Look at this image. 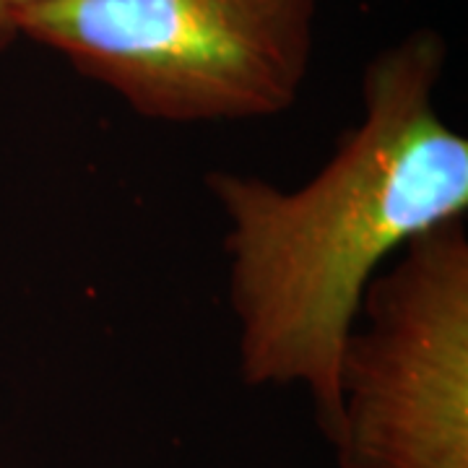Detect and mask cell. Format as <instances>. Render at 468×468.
Instances as JSON below:
<instances>
[{"mask_svg": "<svg viewBox=\"0 0 468 468\" xmlns=\"http://www.w3.org/2000/svg\"><path fill=\"white\" fill-rule=\"evenodd\" d=\"M445 39L419 29L369 60L362 120L292 190L211 172L227 224V294L239 372L250 385H300L334 442L338 359L369 282L445 221L466 218L468 138L437 107Z\"/></svg>", "mask_w": 468, "mask_h": 468, "instance_id": "cell-1", "label": "cell"}, {"mask_svg": "<svg viewBox=\"0 0 468 468\" xmlns=\"http://www.w3.org/2000/svg\"><path fill=\"white\" fill-rule=\"evenodd\" d=\"M318 0H52L21 37L63 55L159 122L292 110L313 63Z\"/></svg>", "mask_w": 468, "mask_h": 468, "instance_id": "cell-2", "label": "cell"}, {"mask_svg": "<svg viewBox=\"0 0 468 468\" xmlns=\"http://www.w3.org/2000/svg\"><path fill=\"white\" fill-rule=\"evenodd\" d=\"M341 468H468L466 218L369 282L338 359Z\"/></svg>", "mask_w": 468, "mask_h": 468, "instance_id": "cell-3", "label": "cell"}, {"mask_svg": "<svg viewBox=\"0 0 468 468\" xmlns=\"http://www.w3.org/2000/svg\"><path fill=\"white\" fill-rule=\"evenodd\" d=\"M52 0H0V52H5L18 37L27 16Z\"/></svg>", "mask_w": 468, "mask_h": 468, "instance_id": "cell-4", "label": "cell"}]
</instances>
